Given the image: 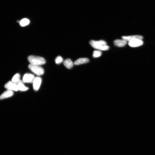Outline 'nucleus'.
Segmentation results:
<instances>
[{
  "mask_svg": "<svg viewBox=\"0 0 155 155\" xmlns=\"http://www.w3.org/2000/svg\"><path fill=\"white\" fill-rule=\"evenodd\" d=\"M89 43L93 48L99 50L106 51L108 50L109 48V47L107 45L106 41L103 40H91Z\"/></svg>",
  "mask_w": 155,
  "mask_h": 155,
  "instance_id": "f257e3e1",
  "label": "nucleus"
},
{
  "mask_svg": "<svg viewBox=\"0 0 155 155\" xmlns=\"http://www.w3.org/2000/svg\"><path fill=\"white\" fill-rule=\"evenodd\" d=\"M28 60L30 64L40 66L45 64L46 61L43 57L35 56H30L28 57Z\"/></svg>",
  "mask_w": 155,
  "mask_h": 155,
  "instance_id": "f03ea898",
  "label": "nucleus"
},
{
  "mask_svg": "<svg viewBox=\"0 0 155 155\" xmlns=\"http://www.w3.org/2000/svg\"><path fill=\"white\" fill-rule=\"evenodd\" d=\"M29 68L33 73L38 76L42 75L44 73L43 69L40 66L30 64Z\"/></svg>",
  "mask_w": 155,
  "mask_h": 155,
  "instance_id": "7ed1b4c3",
  "label": "nucleus"
},
{
  "mask_svg": "<svg viewBox=\"0 0 155 155\" xmlns=\"http://www.w3.org/2000/svg\"><path fill=\"white\" fill-rule=\"evenodd\" d=\"M4 87L7 90L13 91L18 90L17 84L12 81L8 82L5 84Z\"/></svg>",
  "mask_w": 155,
  "mask_h": 155,
  "instance_id": "20e7f679",
  "label": "nucleus"
},
{
  "mask_svg": "<svg viewBox=\"0 0 155 155\" xmlns=\"http://www.w3.org/2000/svg\"><path fill=\"white\" fill-rule=\"evenodd\" d=\"M42 82V79L39 77H37L35 78L33 82V87L35 91H37L39 89Z\"/></svg>",
  "mask_w": 155,
  "mask_h": 155,
  "instance_id": "39448f33",
  "label": "nucleus"
},
{
  "mask_svg": "<svg viewBox=\"0 0 155 155\" xmlns=\"http://www.w3.org/2000/svg\"><path fill=\"white\" fill-rule=\"evenodd\" d=\"M34 75L29 73L25 74L23 78V81L26 83H33L35 78Z\"/></svg>",
  "mask_w": 155,
  "mask_h": 155,
  "instance_id": "423d86ee",
  "label": "nucleus"
},
{
  "mask_svg": "<svg viewBox=\"0 0 155 155\" xmlns=\"http://www.w3.org/2000/svg\"><path fill=\"white\" fill-rule=\"evenodd\" d=\"M143 44V41L142 40H135L128 41L129 46L132 48L142 46Z\"/></svg>",
  "mask_w": 155,
  "mask_h": 155,
  "instance_id": "0eeeda50",
  "label": "nucleus"
},
{
  "mask_svg": "<svg viewBox=\"0 0 155 155\" xmlns=\"http://www.w3.org/2000/svg\"><path fill=\"white\" fill-rule=\"evenodd\" d=\"M121 38L123 40H125L127 41H129L135 40H142L143 39V37L142 36L139 35L130 36H123Z\"/></svg>",
  "mask_w": 155,
  "mask_h": 155,
  "instance_id": "6e6552de",
  "label": "nucleus"
},
{
  "mask_svg": "<svg viewBox=\"0 0 155 155\" xmlns=\"http://www.w3.org/2000/svg\"><path fill=\"white\" fill-rule=\"evenodd\" d=\"M14 95L13 91L7 90L3 93L0 96L1 99H3L11 97Z\"/></svg>",
  "mask_w": 155,
  "mask_h": 155,
  "instance_id": "1a4fd4ad",
  "label": "nucleus"
},
{
  "mask_svg": "<svg viewBox=\"0 0 155 155\" xmlns=\"http://www.w3.org/2000/svg\"><path fill=\"white\" fill-rule=\"evenodd\" d=\"M127 43V41L122 40H116L114 41V45L119 47H122L125 46Z\"/></svg>",
  "mask_w": 155,
  "mask_h": 155,
  "instance_id": "9d476101",
  "label": "nucleus"
},
{
  "mask_svg": "<svg viewBox=\"0 0 155 155\" xmlns=\"http://www.w3.org/2000/svg\"><path fill=\"white\" fill-rule=\"evenodd\" d=\"M89 62V60L87 58H80L74 62V64L75 65H80L87 63Z\"/></svg>",
  "mask_w": 155,
  "mask_h": 155,
  "instance_id": "9b49d317",
  "label": "nucleus"
},
{
  "mask_svg": "<svg viewBox=\"0 0 155 155\" xmlns=\"http://www.w3.org/2000/svg\"><path fill=\"white\" fill-rule=\"evenodd\" d=\"M63 64L66 68L70 69L73 67L74 63L70 59H66L63 62Z\"/></svg>",
  "mask_w": 155,
  "mask_h": 155,
  "instance_id": "f8f14e48",
  "label": "nucleus"
},
{
  "mask_svg": "<svg viewBox=\"0 0 155 155\" xmlns=\"http://www.w3.org/2000/svg\"><path fill=\"white\" fill-rule=\"evenodd\" d=\"M23 82L21 81L17 84L18 90L22 91H26L28 90L29 88L25 86Z\"/></svg>",
  "mask_w": 155,
  "mask_h": 155,
  "instance_id": "ddd939ff",
  "label": "nucleus"
},
{
  "mask_svg": "<svg viewBox=\"0 0 155 155\" xmlns=\"http://www.w3.org/2000/svg\"><path fill=\"white\" fill-rule=\"evenodd\" d=\"M20 74L17 73L13 77L12 81L17 84L21 81L20 80Z\"/></svg>",
  "mask_w": 155,
  "mask_h": 155,
  "instance_id": "4468645a",
  "label": "nucleus"
},
{
  "mask_svg": "<svg viewBox=\"0 0 155 155\" xmlns=\"http://www.w3.org/2000/svg\"><path fill=\"white\" fill-rule=\"evenodd\" d=\"M30 21L29 19L26 18L22 19L20 22V24L21 26L22 27L26 26L29 24Z\"/></svg>",
  "mask_w": 155,
  "mask_h": 155,
  "instance_id": "2eb2a0df",
  "label": "nucleus"
},
{
  "mask_svg": "<svg viewBox=\"0 0 155 155\" xmlns=\"http://www.w3.org/2000/svg\"><path fill=\"white\" fill-rule=\"evenodd\" d=\"M101 54L102 52L100 50H95L93 52V56L94 58H98L100 57Z\"/></svg>",
  "mask_w": 155,
  "mask_h": 155,
  "instance_id": "dca6fc26",
  "label": "nucleus"
},
{
  "mask_svg": "<svg viewBox=\"0 0 155 155\" xmlns=\"http://www.w3.org/2000/svg\"><path fill=\"white\" fill-rule=\"evenodd\" d=\"M63 61V58L60 56H57L55 60V62L57 64H60Z\"/></svg>",
  "mask_w": 155,
  "mask_h": 155,
  "instance_id": "f3484780",
  "label": "nucleus"
}]
</instances>
